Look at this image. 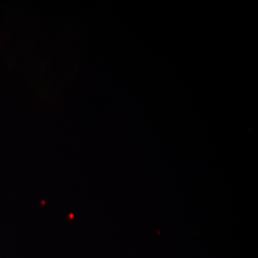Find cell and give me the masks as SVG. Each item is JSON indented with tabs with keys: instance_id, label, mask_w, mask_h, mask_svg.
<instances>
[]
</instances>
